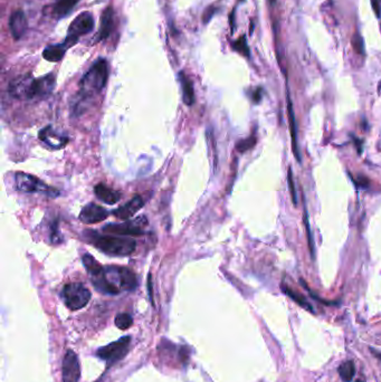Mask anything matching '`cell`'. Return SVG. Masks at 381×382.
I'll use <instances>...</instances> for the list:
<instances>
[{
    "instance_id": "6da1fadb",
    "label": "cell",
    "mask_w": 381,
    "mask_h": 382,
    "mask_svg": "<svg viewBox=\"0 0 381 382\" xmlns=\"http://www.w3.org/2000/svg\"><path fill=\"white\" fill-rule=\"evenodd\" d=\"M91 278L98 291L109 295H116L121 291H133L138 286L137 276L126 267H103L100 274L91 276Z\"/></svg>"
},
{
    "instance_id": "7a4b0ae2",
    "label": "cell",
    "mask_w": 381,
    "mask_h": 382,
    "mask_svg": "<svg viewBox=\"0 0 381 382\" xmlns=\"http://www.w3.org/2000/svg\"><path fill=\"white\" fill-rule=\"evenodd\" d=\"M108 77V61L104 58H100L92 65V67L80 82V94H78L80 102L77 103L78 109L81 108V104L84 103V101H89L104 89Z\"/></svg>"
},
{
    "instance_id": "3957f363",
    "label": "cell",
    "mask_w": 381,
    "mask_h": 382,
    "mask_svg": "<svg viewBox=\"0 0 381 382\" xmlns=\"http://www.w3.org/2000/svg\"><path fill=\"white\" fill-rule=\"evenodd\" d=\"M87 238L101 252L115 256H128L137 248V243L129 237L99 235L96 232H86Z\"/></svg>"
},
{
    "instance_id": "277c9868",
    "label": "cell",
    "mask_w": 381,
    "mask_h": 382,
    "mask_svg": "<svg viewBox=\"0 0 381 382\" xmlns=\"http://www.w3.org/2000/svg\"><path fill=\"white\" fill-rule=\"evenodd\" d=\"M91 292L81 283H71L65 285L62 291V297L65 305L69 310L77 311L87 305L91 300Z\"/></svg>"
},
{
    "instance_id": "5b68a950",
    "label": "cell",
    "mask_w": 381,
    "mask_h": 382,
    "mask_svg": "<svg viewBox=\"0 0 381 382\" xmlns=\"http://www.w3.org/2000/svg\"><path fill=\"white\" fill-rule=\"evenodd\" d=\"M15 183L16 188L21 192H27V194L39 192V194L46 195L48 197H57L59 195V192L56 189L48 187L42 180L28 173L17 172L15 175Z\"/></svg>"
},
{
    "instance_id": "8992f818",
    "label": "cell",
    "mask_w": 381,
    "mask_h": 382,
    "mask_svg": "<svg viewBox=\"0 0 381 382\" xmlns=\"http://www.w3.org/2000/svg\"><path fill=\"white\" fill-rule=\"evenodd\" d=\"M94 28V18L93 15L89 11L82 12L78 15L75 19L72 21L71 26H69L67 36L65 38L64 44L65 46L69 48L71 46H74L77 43L78 38L83 35H86L91 33Z\"/></svg>"
},
{
    "instance_id": "52a82bcc",
    "label": "cell",
    "mask_w": 381,
    "mask_h": 382,
    "mask_svg": "<svg viewBox=\"0 0 381 382\" xmlns=\"http://www.w3.org/2000/svg\"><path fill=\"white\" fill-rule=\"evenodd\" d=\"M9 94L14 99L27 101L36 99V78L24 75L15 78L9 84Z\"/></svg>"
},
{
    "instance_id": "ba28073f",
    "label": "cell",
    "mask_w": 381,
    "mask_h": 382,
    "mask_svg": "<svg viewBox=\"0 0 381 382\" xmlns=\"http://www.w3.org/2000/svg\"><path fill=\"white\" fill-rule=\"evenodd\" d=\"M147 223V218L141 216L124 223H109L103 227V231L119 236H141L144 234V227Z\"/></svg>"
},
{
    "instance_id": "9c48e42d",
    "label": "cell",
    "mask_w": 381,
    "mask_h": 382,
    "mask_svg": "<svg viewBox=\"0 0 381 382\" xmlns=\"http://www.w3.org/2000/svg\"><path fill=\"white\" fill-rule=\"evenodd\" d=\"M130 336L121 337L119 341L112 342L98 351L99 357L108 362H116L123 359L129 352Z\"/></svg>"
},
{
    "instance_id": "30bf717a",
    "label": "cell",
    "mask_w": 381,
    "mask_h": 382,
    "mask_svg": "<svg viewBox=\"0 0 381 382\" xmlns=\"http://www.w3.org/2000/svg\"><path fill=\"white\" fill-rule=\"evenodd\" d=\"M63 382H78L81 378V366L76 353L68 350L63 359Z\"/></svg>"
},
{
    "instance_id": "8fae6325",
    "label": "cell",
    "mask_w": 381,
    "mask_h": 382,
    "mask_svg": "<svg viewBox=\"0 0 381 382\" xmlns=\"http://www.w3.org/2000/svg\"><path fill=\"white\" fill-rule=\"evenodd\" d=\"M39 139L41 141L46 144L54 150H59V149L64 148L68 143V137L64 135L63 133H59L58 131L53 129L52 125H48L39 132Z\"/></svg>"
},
{
    "instance_id": "7c38bea8",
    "label": "cell",
    "mask_w": 381,
    "mask_h": 382,
    "mask_svg": "<svg viewBox=\"0 0 381 382\" xmlns=\"http://www.w3.org/2000/svg\"><path fill=\"white\" fill-rule=\"evenodd\" d=\"M109 216L108 210L95 204L86 205L80 214V220L86 225H93L100 221H103Z\"/></svg>"
},
{
    "instance_id": "4fadbf2b",
    "label": "cell",
    "mask_w": 381,
    "mask_h": 382,
    "mask_svg": "<svg viewBox=\"0 0 381 382\" xmlns=\"http://www.w3.org/2000/svg\"><path fill=\"white\" fill-rule=\"evenodd\" d=\"M143 205H144L143 199L140 196H137L131 199L129 203H126L125 205L121 206V207L114 210V212H113V215L119 219L129 220L131 217H133L134 215L143 207Z\"/></svg>"
},
{
    "instance_id": "5bb4252c",
    "label": "cell",
    "mask_w": 381,
    "mask_h": 382,
    "mask_svg": "<svg viewBox=\"0 0 381 382\" xmlns=\"http://www.w3.org/2000/svg\"><path fill=\"white\" fill-rule=\"evenodd\" d=\"M27 18L24 11L17 10L12 12L9 19V29L15 39H20L27 30Z\"/></svg>"
},
{
    "instance_id": "9a60e30c",
    "label": "cell",
    "mask_w": 381,
    "mask_h": 382,
    "mask_svg": "<svg viewBox=\"0 0 381 382\" xmlns=\"http://www.w3.org/2000/svg\"><path fill=\"white\" fill-rule=\"evenodd\" d=\"M113 21H114V11H113L112 7L105 8L102 17H101V27L98 37H96V42H101L110 36L113 28Z\"/></svg>"
},
{
    "instance_id": "2e32d148",
    "label": "cell",
    "mask_w": 381,
    "mask_h": 382,
    "mask_svg": "<svg viewBox=\"0 0 381 382\" xmlns=\"http://www.w3.org/2000/svg\"><path fill=\"white\" fill-rule=\"evenodd\" d=\"M94 192L95 196L98 197L101 201H103V203L108 205H114L121 199V194L119 191L113 190V189L105 186L103 183L98 184V186L94 188Z\"/></svg>"
},
{
    "instance_id": "e0dca14e",
    "label": "cell",
    "mask_w": 381,
    "mask_h": 382,
    "mask_svg": "<svg viewBox=\"0 0 381 382\" xmlns=\"http://www.w3.org/2000/svg\"><path fill=\"white\" fill-rule=\"evenodd\" d=\"M179 80H180L182 87L183 102H185L186 105H192L195 102V91L192 82L183 72H180V74H179Z\"/></svg>"
},
{
    "instance_id": "ac0fdd59",
    "label": "cell",
    "mask_w": 381,
    "mask_h": 382,
    "mask_svg": "<svg viewBox=\"0 0 381 382\" xmlns=\"http://www.w3.org/2000/svg\"><path fill=\"white\" fill-rule=\"evenodd\" d=\"M287 112H288V118H290V130H291V138H292V143H293V151H294V156L296 158V160L301 162V155L299 150H297V141H296V123H295V116H294V112H293V105H292V101L290 99V95L287 94Z\"/></svg>"
},
{
    "instance_id": "d6986e66",
    "label": "cell",
    "mask_w": 381,
    "mask_h": 382,
    "mask_svg": "<svg viewBox=\"0 0 381 382\" xmlns=\"http://www.w3.org/2000/svg\"><path fill=\"white\" fill-rule=\"evenodd\" d=\"M67 47L65 44H58V45L47 46L43 52V57L48 61H59L63 58L66 52Z\"/></svg>"
},
{
    "instance_id": "ffe728a7",
    "label": "cell",
    "mask_w": 381,
    "mask_h": 382,
    "mask_svg": "<svg viewBox=\"0 0 381 382\" xmlns=\"http://www.w3.org/2000/svg\"><path fill=\"white\" fill-rule=\"evenodd\" d=\"M78 1H80V0H57V1L55 2L54 7H53V11H54V14L57 16L58 18H62V17H65L72 11V9L77 5Z\"/></svg>"
},
{
    "instance_id": "44dd1931",
    "label": "cell",
    "mask_w": 381,
    "mask_h": 382,
    "mask_svg": "<svg viewBox=\"0 0 381 382\" xmlns=\"http://www.w3.org/2000/svg\"><path fill=\"white\" fill-rule=\"evenodd\" d=\"M82 261H83V264H84V267L86 269V271L89 272V274L91 276H95V275L100 274L103 270V267L101 266L99 263L96 262L95 258L93 256H91L90 254H85L84 256H83Z\"/></svg>"
},
{
    "instance_id": "7402d4cb",
    "label": "cell",
    "mask_w": 381,
    "mask_h": 382,
    "mask_svg": "<svg viewBox=\"0 0 381 382\" xmlns=\"http://www.w3.org/2000/svg\"><path fill=\"white\" fill-rule=\"evenodd\" d=\"M354 372H356V368H354V363L352 361L344 362L339 367V375L344 382H351L353 380Z\"/></svg>"
},
{
    "instance_id": "603a6c76",
    "label": "cell",
    "mask_w": 381,
    "mask_h": 382,
    "mask_svg": "<svg viewBox=\"0 0 381 382\" xmlns=\"http://www.w3.org/2000/svg\"><path fill=\"white\" fill-rule=\"evenodd\" d=\"M133 320L131 318L130 314L126 313H120L116 315L115 318V326L120 328V330H126L131 326H132Z\"/></svg>"
},
{
    "instance_id": "cb8c5ba5",
    "label": "cell",
    "mask_w": 381,
    "mask_h": 382,
    "mask_svg": "<svg viewBox=\"0 0 381 382\" xmlns=\"http://www.w3.org/2000/svg\"><path fill=\"white\" fill-rule=\"evenodd\" d=\"M283 291L285 292V293L287 294V295L292 298L293 301H295V302L297 303V304H300L301 306H303L304 309H306V310H310L311 312L313 311V310H312V306H311V305L309 304V303L304 300V297L302 296V295H300V294H297V293H295V292H293L292 289L287 288V287H284Z\"/></svg>"
},
{
    "instance_id": "d4e9b609",
    "label": "cell",
    "mask_w": 381,
    "mask_h": 382,
    "mask_svg": "<svg viewBox=\"0 0 381 382\" xmlns=\"http://www.w3.org/2000/svg\"><path fill=\"white\" fill-rule=\"evenodd\" d=\"M304 223H305V228H306V234H308V241H309V246H310L311 255H312V257H314L313 238H312V234H311V228H310V222H309L308 210H306V206H305V205H304Z\"/></svg>"
},
{
    "instance_id": "484cf974",
    "label": "cell",
    "mask_w": 381,
    "mask_h": 382,
    "mask_svg": "<svg viewBox=\"0 0 381 382\" xmlns=\"http://www.w3.org/2000/svg\"><path fill=\"white\" fill-rule=\"evenodd\" d=\"M234 50H236L237 52H239L240 54H243L245 56H249V48L247 46V42H246V38H245L244 36L240 37L239 39H237L234 43Z\"/></svg>"
},
{
    "instance_id": "4316f807",
    "label": "cell",
    "mask_w": 381,
    "mask_h": 382,
    "mask_svg": "<svg viewBox=\"0 0 381 382\" xmlns=\"http://www.w3.org/2000/svg\"><path fill=\"white\" fill-rule=\"evenodd\" d=\"M287 181H288V187H290V190H291L292 201H293V204L296 205V204H297V198H296V191H295L294 180H293V172H292V168H291V166H290V168H288V172H287Z\"/></svg>"
},
{
    "instance_id": "83f0119b",
    "label": "cell",
    "mask_w": 381,
    "mask_h": 382,
    "mask_svg": "<svg viewBox=\"0 0 381 382\" xmlns=\"http://www.w3.org/2000/svg\"><path fill=\"white\" fill-rule=\"evenodd\" d=\"M352 46H353V50L356 51L358 54H363V53H365V47H363V39L359 34H356L353 36Z\"/></svg>"
},
{
    "instance_id": "f1b7e54d",
    "label": "cell",
    "mask_w": 381,
    "mask_h": 382,
    "mask_svg": "<svg viewBox=\"0 0 381 382\" xmlns=\"http://www.w3.org/2000/svg\"><path fill=\"white\" fill-rule=\"evenodd\" d=\"M254 143H255V140H254V138H249L247 140H244V141H240L238 144H237V150L240 151V152H244L248 150V149H251Z\"/></svg>"
},
{
    "instance_id": "f546056e",
    "label": "cell",
    "mask_w": 381,
    "mask_h": 382,
    "mask_svg": "<svg viewBox=\"0 0 381 382\" xmlns=\"http://www.w3.org/2000/svg\"><path fill=\"white\" fill-rule=\"evenodd\" d=\"M371 5H372V8H374L376 15L378 16V18H380L381 17V8H380L379 0H371Z\"/></svg>"
},
{
    "instance_id": "4dcf8cb0",
    "label": "cell",
    "mask_w": 381,
    "mask_h": 382,
    "mask_svg": "<svg viewBox=\"0 0 381 382\" xmlns=\"http://www.w3.org/2000/svg\"><path fill=\"white\" fill-rule=\"evenodd\" d=\"M260 92H261V90H257V92H256V94H255V95H254V100H255V101H256V102H258V101H260V100H261V94H260Z\"/></svg>"
},
{
    "instance_id": "1f68e13d",
    "label": "cell",
    "mask_w": 381,
    "mask_h": 382,
    "mask_svg": "<svg viewBox=\"0 0 381 382\" xmlns=\"http://www.w3.org/2000/svg\"><path fill=\"white\" fill-rule=\"evenodd\" d=\"M357 382H363V381H360V380H358V381H357Z\"/></svg>"
},
{
    "instance_id": "d6a6232c",
    "label": "cell",
    "mask_w": 381,
    "mask_h": 382,
    "mask_svg": "<svg viewBox=\"0 0 381 382\" xmlns=\"http://www.w3.org/2000/svg\"><path fill=\"white\" fill-rule=\"evenodd\" d=\"M242 1H243V0H242Z\"/></svg>"
}]
</instances>
